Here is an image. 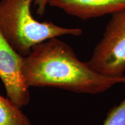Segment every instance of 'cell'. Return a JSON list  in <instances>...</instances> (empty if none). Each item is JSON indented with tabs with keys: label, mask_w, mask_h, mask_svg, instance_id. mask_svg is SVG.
<instances>
[{
	"label": "cell",
	"mask_w": 125,
	"mask_h": 125,
	"mask_svg": "<svg viewBox=\"0 0 125 125\" xmlns=\"http://www.w3.org/2000/svg\"><path fill=\"white\" fill-rule=\"evenodd\" d=\"M22 74L29 88L56 87L79 94H97L125 83V78L98 74L87 62L79 60L71 47L59 37L35 45L23 57Z\"/></svg>",
	"instance_id": "obj_1"
},
{
	"label": "cell",
	"mask_w": 125,
	"mask_h": 125,
	"mask_svg": "<svg viewBox=\"0 0 125 125\" xmlns=\"http://www.w3.org/2000/svg\"><path fill=\"white\" fill-rule=\"evenodd\" d=\"M35 0H1L0 31L9 45L23 57L35 45L62 35L80 36L78 28H65L51 21L40 22L32 17L30 7Z\"/></svg>",
	"instance_id": "obj_2"
},
{
	"label": "cell",
	"mask_w": 125,
	"mask_h": 125,
	"mask_svg": "<svg viewBox=\"0 0 125 125\" xmlns=\"http://www.w3.org/2000/svg\"><path fill=\"white\" fill-rule=\"evenodd\" d=\"M87 64L109 78H125V9L111 15Z\"/></svg>",
	"instance_id": "obj_3"
},
{
	"label": "cell",
	"mask_w": 125,
	"mask_h": 125,
	"mask_svg": "<svg viewBox=\"0 0 125 125\" xmlns=\"http://www.w3.org/2000/svg\"><path fill=\"white\" fill-rule=\"evenodd\" d=\"M23 57L9 45L0 31V79L8 98L21 108L29 103V89L22 74Z\"/></svg>",
	"instance_id": "obj_4"
},
{
	"label": "cell",
	"mask_w": 125,
	"mask_h": 125,
	"mask_svg": "<svg viewBox=\"0 0 125 125\" xmlns=\"http://www.w3.org/2000/svg\"><path fill=\"white\" fill-rule=\"evenodd\" d=\"M82 20L113 14L125 9V0H50L49 4Z\"/></svg>",
	"instance_id": "obj_5"
},
{
	"label": "cell",
	"mask_w": 125,
	"mask_h": 125,
	"mask_svg": "<svg viewBox=\"0 0 125 125\" xmlns=\"http://www.w3.org/2000/svg\"><path fill=\"white\" fill-rule=\"evenodd\" d=\"M0 125H31V123L20 107L0 95Z\"/></svg>",
	"instance_id": "obj_6"
},
{
	"label": "cell",
	"mask_w": 125,
	"mask_h": 125,
	"mask_svg": "<svg viewBox=\"0 0 125 125\" xmlns=\"http://www.w3.org/2000/svg\"><path fill=\"white\" fill-rule=\"evenodd\" d=\"M103 125H125V98L108 112Z\"/></svg>",
	"instance_id": "obj_7"
},
{
	"label": "cell",
	"mask_w": 125,
	"mask_h": 125,
	"mask_svg": "<svg viewBox=\"0 0 125 125\" xmlns=\"http://www.w3.org/2000/svg\"><path fill=\"white\" fill-rule=\"evenodd\" d=\"M50 0H35L34 5L37 8V12L39 15H43L46 11V7Z\"/></svg>",
	"instance_id": "obj_8"
}]
</instances>
